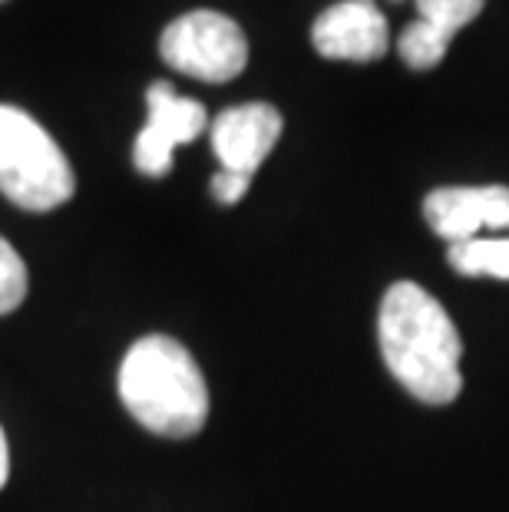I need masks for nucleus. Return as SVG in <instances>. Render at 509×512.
<instances>
[{
  "instance_id": "1",
  "label": "nucleus",
  "mask_w": 509,
  "mask_h": 512,
  "mask_svg": "<svg viewBox=\"0 0 509 512\" xmlns=\"http://www.w3.org/2000/svg\"><path fill=\"white\" fill-rule=\"evenodd\" d=\"M377 337L387 370L410 397L430 407L457 400L463 390V341L443 304L414 281L387 288L377 318Z\"/></svg>"
},
{
  "instance_id": "2",
  "label": "nucleus",
  "mask_w": 509,
  "mask_h": 512,
  "mask_svg": "<svg viewBox=\"0 0 509 512\" xmlns=\"http://www.w3.org/2000/svg\"><path fill=\"white\" fill-rule=\"evenodd\" d=\"M119 400L149 433L189 440L209 420V387L176 337L149 334L136 341L119 367Z\"/></svg>"
},
{
  "instance_id": "3",
  "label": "nucleus",
  "mask_w": 509,
  "mask_h": 512,
  "mask_svg": "<svg viewBox=\"0 0 509 512\" xmlns=\"http://www.w3.org/2000/svg\"><path fill=\"white\" fill-rule=\"evenodd\" d=\"M77 179L63 149L30 113L0 106V192L27 212H50L73 199Z\"/></svg>"
},
{
  "instance_id": "4",
  "label": "nucleus",
  "mask_w": 509,
  "mask_h": 512,
  "mask_svg": "<svg viewBox=\"0 0 509 512\" xmlns=\"http://www.w3.org/2000/svg\"><path fill=\"white\" fill-rule=\"evenodd\" d=\"M162 60L202 83H229L248 63L242 27L219 10H189L162 30Z\"/></svg>"
},
{
  "instance_id": "5",
  "label": "nucleus",
  "mask_w": 509,
  "mask_h": 512,
  "mask_svg": "<svg viewBox=\"0 0 509 512\" xmlns=\"http://www.w3.org/2000/svg\"><path fill=\"white\" fill-rule=\"evenodd\" d=\"M146 106H149V119L136 136L133 162L143 176L162 179L172 169V152L205 133L209 113H205V106L199 100L179 96L169 83L149 86Z\"/></svg>"
},
{
  "instance_id": "6",
  "label": "nucleus",
  "mask_w": 509,
  "mask_h": 512,
  "mask_svg": "<svg viewBox=\"0 0 509 512\" xmlns=\"http://www.w3.org/2000/svg\"><path fill=\"white\" fill-rule=\"evenodd\" d=\"M424 215L443 242L460 245L486 232H509V185H447L424 199Z\"/></svg>"
},
{
  "instance_id": "7",
  "label": "nucleus",
  "mask_w": 509,
  "mask_h": 512,
  "mask_svg": "<svg viewBox=\"0 0 509 512\" xmlns=\"http://www.w3.org/2000/svg\"><path fill=\"white\" fill-rule=\"evenodd\" d=\"M311 43L328 60L371 63L391 47V27L374 0H341L314 20Z\"/></svg>"
},
{
  "instance_id": "8",
  "label": "nucleus",
  "mask_w": 509,
  "mask_h": 512,
  "mask_svg": "<svg viewBox=\"0 0 509 512\" xmlns=\"http://www.w3.org/2000/svg\"><path fill=\"white\" fill-rule=\"evenodd\" d=\"M281 136V113L268 103L229 106L212 123V149L225 172L255 176Z\"/></svg>"
},
{
  "instance_id": "9",
  "label": "nucleus",
  "mask_w": 509,
  "mask_h": 512,
  "mask_svg": "<svg viewBox=\"0 0 509 512\" xmlns=\"http://www.w3.org/2000/svg\"><path fill=\"white\" fill-rule=\"evenodd\" d=\"M447 261L467 278L509 281V238H473V242L450 245Z\"/></svg>"
},
{
  "instance_id": "10",
  "label": "nucleus",
  "mask_w": 509,
  "mask_h": 512,
  "mask_svg": "<svg viewBox=\"0 0 509 512\" xmlns=\"http://www.w3.org/2000/svg\"><path fill=\"white\" fill-rule=\"evenodd\" d=\"M450 47V37H443L440 30H433L424 20H414V24L404 27V34H400V57L410 70H433L437 63L443 60V53Z\"/></svg>"
},
{
  "instance_id": "11",
  "label": "nucleus",
  "mask_w": 509,
  "mask_h": 512,
  "mask_svg": "<svg viewBox=\"0 0 509 512\" xmlns=\"http://www.w3.org/2000/svg\"><path fill=\"white\" fill-rule=\"evenodd\" d=\"M483 4L486 0H417V10L424 24H430L433 30H440L443 37L453 40L457 30H463L480 14Z\"/></svg>"
},
{
  "instance_id": "12",
  "label": "nucleus",
  "mask_w": 509,
  "mask_h": 512,
  "mask_svg": "<svg viewBox=\"0 0 509 512\" xmlns=\"http://www.w3.org/2000/svg\"><path fill=\"white\" fill-rule=\"evenodd\" d=\"M27 298V265L17 248L0 235V318L17 311Z\"/></svg>"
},
{
  "instance_id": "13",
  "label": "nucleus",
  "mask_w": 509,
  "mask_h": 512,
  "mask_svg": "<svg viewBox=\"0 0 509 512\" xmlns=\"http://www.w3.org/2000/svg\"><path fill=\"white\" fill-rule=\"evenodd\" d=\"M248 185H252V176H242V172H225L222 169L219 176L212 179V195H215V202L235 205V202L245 199Z\"/></svg>"
},
{
  "instance_id": "14",
  "label": "nucleus",
  "mask_w": 509,
  "mask_h": 512,
  "mask_svg": "<svg viewBox=\"0 0 509 512\" xmlns=\"http://www.w3.org/2000/svg\"><path fill=\"white\" fill-rule=\"evenodd\" d=\"M7 476H10V453H7V437H4V430H0V489H4Z\"/></svg>"
},
{
  "instance_id": "15",
  "label": "nucleus",
  "mask_w": 509,
  "mask_h": 512,
  "mask_svg": "<svg viewBox=\"0 0 509 512\" xmlns=\"http://www.w3.org/2000/svg\"><path fill=\"white\" fill-rule=\"evenodd\" d=\"M0 4H4V0H0Z\"/></svg>"
}]
</instances>
